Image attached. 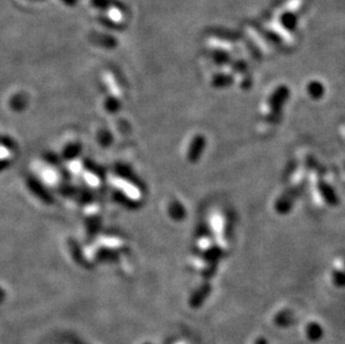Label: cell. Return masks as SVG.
<instances>
[{
	"instance_id": "1",
	"label": "cell",
	"mask_w": 345,
	"mask_h": 344,
	"mask_svg": "<svg viewBox=\"0 0 345 344\" xmlns=\"http://www.w3.org/2000/svg\"><path fill=\"white\" fill-rule=\"evenodd\" d=\"M211 292H213V286L210 285V283L205 282V283L201 284L197 290L192 292L191 295H190L189 306L193 310L200 309V307L204 304V302L207 301Z\"/></svg>"
},
{
	"instance_id": "2",
	"label": "cell",
	"mask_w": 345,
	"mask_h": 344,
	"mask_svg": "<svg viewBox=\"0 0 345 344\" xmlns=\"http://www.w3.org/2000/svg\"><path fill=\"white\" fill-rule=\"evenodd\" d=\"M305 334L307 340L311 342H318L324 337V328L318 322H310L307 323L305 327Z\"/></svg>"
},
{
	"instance_id": "3",
	"label": "cell",
	"mask_w": 345,
	"mask_h": 344,
	"mask_svg": "<svg viewBox=\"0 0 345 344\" xmlns=\"http://www.w3.org/2000/svg\"><path fill=\"white\" fill-rule=\"evenodd\" d=\"M288 95V90L286 87H281V89H278L274 94L271 95L270 97V113L271 114H275L276 112L280 111V109L282 107V104L284 103L286 97Z\"/></svg>"
},
{
	"instance_id": "4",
	"label": "cell",
	"mask_w": 345,
	"mask_h": 344,
	"mask_svg": "<svg viewBox=\"0 0 345 344\" xmlns=\"http://www.w3.org/2000/svg\"><path fill=\"white\" fill-rule=\"evenodd\" d=\"M203 148H204V139L201 135H198L195 136L191 145H190L189 148V151H188V158L190 161H197L199 157H200V153L203 151Z\"/></svg>"
},
{
	"instance_id": "5",
	"label": "cell",
	"mask_w": 345,
	"mask_h": 344,
	"mask_svg": "<svg viewBox=\"0 0 345 344\" xmlns=\"http://www.w3.org/2000/svg\"><path fill=\"white\" fill-rule=\"evenodd\" d=\"M274 322L278 327H290L293 325V323H294V315H293V313L291 311L282 310L275 315Z\"/></svg>"
},
{
	"instance_id": "6",
	"label": "cell",
	"mask_w": 345,
	"mask_h": 344,
	"mask_svg": "<svg viewBox=\"0 0 345 344\" xmlns=\"http://www.w3.org/2000/svg\"><path fill=\"white\" fill-rule=\"evenodd\" d=\"M307 92L314 99H320L324 94V87L320 82H311L307 86Z\"/></svg>"
},
{
	"instance_id": "7",
	"label": "cell",
	"mask_w": 345,
	"mask_h": 344,
	"mask_svg": "<svg viewBox=\"0 0 345 344\" xmlns=\"http://www.w3.org/2000/svg\"><path fill=\"white\" fill-rule=\"evenodd\" d=\"M271 29H272V32H274L275 34H277L278 36H280V37L284 38L286 42H291V40H292L290 33H288L287 30L285 29V27L282 26V25L277 24V23H274V24L271 25Z\"/></svg>"
},
{
	"instance_id": "8",
	"label": "cell",
	"mask_w": 345,
	"mask_h": 344,
	"mask_svg": "<svg viewBox=\"0 0 345 344\" xmlns=\"http://www.w3.org/2000/svg\"><path fill=\"white\" fill-rule=\"evenodd\" d=\"M303 4V0H290V2H287V4L285 5L284 7H282V9L280 10V13L284 14V13H294L295 10H297L302 6Z\"/></svg>"
},
{
	"instance_id": "9",
	"label": "cell",
	"mask_w": 345,
	"mask_h": 344,
	"mask_svg": "<svg viewBox=\"0 0 345 344\" xmlns=\"http://www.w3.org/2000/svg\"><path fill=\"white\" fill-rule=\"evenodd\" d=\"M217 269H218V264H207L202 269L201 274L204 279L210 280L216 275V273H217Z\"/></svg>"
},
{
	"instance_id": "10",
	"label": "cell",
	"mask_w": 345,
	"mask_h": 344,
	"mask_svg": "<svg viewBox=\"0 0 345 344\" xmlns=\"http://www.w3.org/2000/svg\"><path fill=\"white\" fill-rule=\"evenodd\" d=\"M332 281H333V284L335 285L336 287H343L344 286V274L342 270L339 269H335L333 271V275H332Z\"/></svg>"
},
{
	"instance_id": "11",
	"label": "cell",
	"mask_w": 345,
	"mask_h": 344,
	"mask_svg": "<svg viewBox=\"0 0 345 344\" xmlns=\"http://www.w3.org/2000/svg\"><path fill=\"white\" fill-rule=\"evenodd\" d=\"M254 344H268V341L266 340L265 337H262V336H259V337H257Z\"/></svg>"
},
{
	"instance_id": "12",
	"label": "cell",
	"mask_w": 345,
	"mask_h": 344,
	"mask_svg": "<svg viewBox=\"0 0 345 344\" xmlns=\"http://www.w3.org/2000/svg\"><path fill=\"white\" fill-rule=\"evenodd\" d=\"M143 344H152V343H150V342H146V343H143Z\"/></svg>"
}]
</instances>
